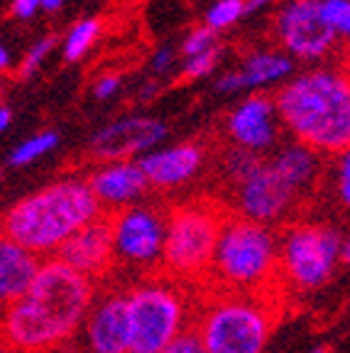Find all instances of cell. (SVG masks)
Here are the masks:
<instances>
[{
  "label": "cell",
  "instance_id": "cell-26",
  "mask_svg": "<svg viewBox=\"0 0 350 353\" xmlns=\"http://www.w3.org/2000/svg\"><path fill=\"white\" fill-rule=\"evenodd\" d=\"M243 17V0H220L216 3L206 15L208 30H223L230 28L233 22H238Z\"/></svg>",
  "mask_w": 350,
  "mask_h": 353
},
{
  "label": "cell",
  "instance_id": "cell-6",
  "mask_svg": "<svg viewBox=\"0 0 350 353\" xmlns=\"http://www.w3.org/2000/svg\"><path fill=\"white\" fill-rule=\"evenodd\" d=\"M230 216L211 201H192L167 216L157 277L192 287L208 270L216 243Z\"/></svg>",
  "mask_w": 350,
  "mask_h": 353
},
{
  "label": "cell",
  "instance_id": "cell-36",
  "mask_svg": "<svg viewBox=\"0 0 350 353\" xmlns=\"http://www.w3.org/2000/svg\"><path fill=\"white\" fill-rule=\"evenodd\" d=\"M8 125H10V110L0 108V130H6Z\"/></svg>",
  "mask_w": 350,
  "mask_h": 353
},
{
  "label": "cell",
  "instance_id": "cell-23",
  "mask_svg": "<svg viewBox=\"0 0 350 353\" xmlns=\"http://www.w3.org/2000/svg\"><path fill=\"white\" fill-rule=\"evenodd\" d=\"M56 140H59L56 132H39V135H34L28 143H22L20 148L12 152L10 162L12 165H28V162L42 157L44 152H50L52 148H56Z\"/></svg>",
  "mask_w": 350,
  "mask_h": 353
},
{
  "label": "cell",
  "instance_id": "cell-33",
  "mask_svg": "<svg viewBox=\"0 0 350 353\" xmlns=\"http://www.w3.org/2000/svg\"><path fill=\"white\" fill-rule=\"evenodd\" d=\"M172 64V50H159L154 57V72H162Z\"/></svg>",
  "mask_w": 350,
  "mask_h": 353
},
{
  "label": "cell",
  "instance_id": "cell-16",
  "mask_svg": "<svg viewBox=\"0 0 350 353\" xmlns=\"http://www.w3.org/2000/svg\"><path fill=\"white\" fill-rule=\"evenodd\" d=\"M228 130L245 150H262L274 140L272 103L267 99H247L228 121Z\"/></svg>",
  "mask_w": 350,
  "mask_h": 353
},
{
  "label": "cell",
  "instance_id": "cell-1",
  "mask_svg": "<svg viewBox=\"0 0 350 353\" xmlns=\"http://www.w3.org/2000/svg\"><path fill=\"white\" fill-rule=\"evenodd\" d=\"M91 299V280L59 260H50L28 290L6 307L0 341L12 353H54L81 324Z\"/></svg>",
  "mask_w": 350,
  "mask_h": 353
},
{
  "label": "cell",
  "instance_id": "cell-18",
  "mask_svg": "<svg viewBox=\"0 0 350 353\" xmlns=\"http://www.w3.org/2000/svg\"><path fill=\"white\" fill-rule=\"evenodd\" d=\"M93 196L99 201H110V204H123L127 199L137 196L147 189V179H145L140 165H130V162H121V165L105 167V170L96 172L91 176Z\"/></svg>",
  "mask_w": 350,
  "mask_h": 353
},
{
  "label": "cell",
  "instance_id": "cell-22",
  "mask_svg": "<svg viewBox=\"0 0 350 353\" xmlns=\"http://www.w3.org/2000/svg\"><path fill=\"white\" fill-rule=\"evenodd\" d=\"M159 353H206L203 341H201V331H198L196 312L186 319V324L181 326L179 334H176Z\"/></svg>",
  "mask_w": 350,
  "mask_h": 353
},
{
  "label": "cell",
  "instance_id": "cell-21",
  "mask_svg": "<svg viewBox=\"0 0 350 353\" xmlns=\"http://www.w3.org/2000/svg\"><path fill=\"white\" fill-rule=\"evenodd\" d=\"M99 30H101V25L96 20H81L79 25H74V30L69 32V37H66V42H64L66 59L69 61L81 59V57L88 52V47L96 42Z\"/></svg>",
  "mask_w": 350,
  "mask_h": 353
},
{
  "label": "cell",
  "instance_id": "cell-12",
  "mask_svg": "<svg viewBox=\"0 0 350 353\" xmlns=\"http://www.w3.org/2000/svg\"><path fill=\"white\" fill-rule=\"evenodd\" d=\"M236 189L238 204L245 214L243 219L255 221V223L279 219L296 201L294 189L274 172L272 165H262V162Z\"/></svg>",
  "mask_w": 350,
  "mask_h": 353
},
{
  "label": "cell",
  "instance_id": "cell-2",
  "mask_svg": "<svg viewBox=\"0 0 350 353\" xmlns=\"http://www.w3.org/2000/svg\"><path fill=\"white\" fill-rule=\"evenodd\" d=\"M192 290L198 297L252 294L285 302L291 292L279 268L277 238L262 223L247 219L225 221L211 265Z\"/></svg>",
  "mask_w": 350,
  "mask_h": 353
},
{
  "label": "cell",
  "instance_id": "cell-7",
  "mask_svg": "<svg viewBox=\"0 0 350 353\" xmlns=\"http://www.w3.org/2000/svg\"><path fill=\"white\" fill-rule=\"evenodd\" d=\"M189 287L167 277L147 275L127 294L130 348L127 353H159L186 324Z\"/></svg>",
  "mask_w": 350,
  "mask_h": 353
},
{
  "label": "cell",
  "instance_id": "cell-24",
  "mask_svg": "<svg viewBox=\"0 0 350 353\" xmlns=\"http://www.w3.org/2000/svg\"><path fill=\"white\" fill-rule=\"evenodd\" d=\"M258 165L260 160L250 150H230L228 157H225V176H228V182L233 187H238Z\"/></svg>",
  "mask_w": 350,
  "mask_h": 353
},
{
  "label": "cell",
  "instance_id": "cell-38",
  "mask_svg": "<svg viewBox=\"0 0 350 353\" xmlns=\"http://www.w3.org/2000/svg\"><path fill=\"white\" fill-rule=\"evenodd\" d=\"M154 91H157V83H152V81H150L147 86L143 88V99H152V94H154Z\"/></svg>",
  "mask_w": 350,
  "mask_h": 353
},
{
  "label": "cell",
  "instance_id": "cell-3",
  "mask_svg": "<svg viewBox=\"0 0 350 353\" xmlns=\"http://www.w3.org/2000/svg\"><path fill=\"white\" fill-rule=\"evenodd\" d=\"M277 108L304 148L313 152H348L350 88L343 74H301L279 91Z\"/></svg>",
  "mask_w": 350,
  "mask_h": 353
},
{
  "label": "cell",
  "instance_id": "cell-5",
  "mask_svg": "<svg viewBox=\"0 0 350 353\" xmlns=\"http://www.w3.org/2000/svg\"><path fill=\"white\" fill-rule=\"evenodd\" d=\"M285 312V299L252 294L198 297L196 321L203 348L206 353H260Z\"/></svg>",
  "mask_w": 350,
  "mask_h": 353
},
{
  "label": "cell",
  "instance_id": "cell-13",
  "mask_svg": "<svg viewBox=\"0 0 350 353\" xmlns=\"http://www.w3.org/2000/svg\"><path fill=\"white\" fill-rule=\"evenodd\" d=\"M167 135V128L150 118H127L101 130L91 143V152L101 160H123L140 150L152 148Z\"/></svg>",
  "mask_w": 350,
  "mask_h": 353
},
{
  "label": "cell",
  "instance_id": "cell-27",
  "mask_svg": "<svg viewBox=\"0 0 350 353\" xmlns=\"http://www.w3.org/2000/svg\"><path fill=\"white\" fill-rule=\"evenodd\" d=\"M214 47H218V44H216L214 30L198 28V30H194L189 37H186L184 54L186 57H196V54H203V52H208V50H214Z\"/></svg>",
  "mask_w": 350,
  "mask_h": 353
},
{
  "label": "cell",
  "instance_id": "cell-25",
  "mask_svg": "<svg viewBox=\"0 0 350 353\" xmlns=\"http://www.w3.org/2000/svg\"><path fill=\"white\" fill-rule=\"evenodd\" d=\"M321 17L336 34H348L350 3L348 0H321Z\"/></svg>",
  "mask_w": 350,
  "mask_h": 353
},
{
  "label": "cell",
  "instance_id": "cell-9",
  "mask_svg": "<svg viewBox=\"0 0 350 353\" xmlns=\"http://www.w3.org/2000/svg\"><path fill=\"white\" fill-rule=\"evenodd\" d=\"M115 219L118 214H99L69 236L59 248L56 260L69 265L86 280H101L115 268Z\"/></svg>",
  "mask_w": 350,
  "mask_h": 353
},
{
  "label": "cell",
  "instance_id": "cell-17",
  "mask_svg": "<svg viewBox=\"0 0 350 353\" xmlns=\"http://www.w3.org/2000/svg\"><path fill=\"white\" fill-rule=\"evenodd\" d=\"M39 265L32 253L0 238V307H8L30 287Z\"/></svg>",
  "mask_w": 350,
  "mask_h": 353
},
{
  "label": "cell",
  "instance_id": "cell-8",
  "mask_svg": "<svg viewBox=\"0 0 350 353\" xmlns=\"http://www.w3.org/2000/svg\"><path fill=\"white\" fill-rule=\"evenodd\" d=\"M279 268L289 287L316 290L326 285L333 275L336 260L340 250L338 231L318 223L294 226L277 241Z\"/></svg>",
  "mask_w": 350,
  "mask_h": 353
},
{
  "label": "cell",
  "instance_id": "cell-32",
  "mask_svg": "<svg viewBox=\"0 0 350 353\" xmlns=\"http://www.w3.org/2000/svg\"><path fill=\"white\" fill-rule=\"evenodd\" d=\"M39 0H12V10L20 20H30V17L37 12Z\"/></svg>",
  "mask_w": 350,
  "mask_h": 353
},
{
  "label": "cell",
  "instance_id": "cell-30",
  "mask_svg": "<svg viewBox=\"0 0 350 353\" xmlns=\"http://www.w3.org/2000/svg\"><path fill=\"white\" fill-rule=\"evenodd\" d=\"M340 199H343V204H348L350 199V160H348V152H340Z\"/></svg>",
  "mask_w": 350,
  "mask_h": 353
},
{
  "label": "cell",
  "instance_id": "cell-29",
  "mask_svg": "<svg viewBox=\"0 0 350 353\" xmlns=\"http://www.w3.org/2000/svg\"><path fill=\"white\" fill-rule=\"evenodd\" d=\"M52 47H54V39H42V42H37L32 47V50H30V54L25 57V61H22V66H20V74L22 77H30V74H34L37 72V66L42 64V59L47 54H50L52 52Z\"/></svg>",
  "mask_w": 350,
  "mask_h": 353
},
{
  "label": "cell",
  "instance_id": "cell-4",
  "mask_svg": "<svg viewBox=\"0 0 350 353\" xmlns=\"http://www.w3.org/2000/svg\"><path fill=\"white\" fill-rule=\"evenodd\" d=\"M93 216H99V199L86 182H56L0 216V238L28 253H44L59 248Z\"/></svg>",
  "mask_w": 350,
  "mask_h": 353
},
{
  "label": "cell",
  "instance_id": "cell-37",
  "mask_svg": "<svg viewBox=\"0 0 350 353\" xmlns=\"http://www.w3.org/2000/svg\"><path fill=\"white\" fill-rule=\"evenodd\" d=\"M8 64H10V52H8L6 47L0 44V69H6Z\"/></svg>",
  "mask_w": 350,
  "mask_h": 353
},
{
  "label": "cell",
  "instance_id": "cell-11",
  "mask_svg": "<svg viewBox=\"0 0 350 353\" xmlns=\"http://www.w3.org/2000/svg\"><path fill=\"white\" fill-rule=\"evenodd\" d=\"M167 216L152 209H127L115 219V260L150 265L162 255Z\"/></svg>",
  "mask_w": 350,
  "mask_h": 353
},
{
  "label": "cell",
  "instance_id": "cell-15",
  "mask_svg": "<svg viewBox=\"0 0 350 353\" xmlns=\"http://www.w3.org/2000/svg\"><path fill=\"white\" fill-rule=\"evenodd\" d=\"M201 150L196 145H179V148H169L165 152L147 154L140 162L147 184L154 187H174V184L186 182L189 176H194V172L201 165Z\"/></svg>",
  "mask_w": 350,
  "mask_h": 353
},
{
  "label": "cell",
  "instance_id": "cell-19",
  "mask_svg": "<svg viewBox=\"0 0 350 353\" xmlns=\"http://www.w3.org/2000/svg\"><path fill=\"white\" fill-rule=\"evenodd\" d=\"M291 74V61L282 54H269V52H260L245 59L240 72L225 74L218 81V91H238V88H250V86H262V83L277 81V79Z\"/></svg>",
  "mask_w": 350,
  "mask_h": 353
},
{
  "label": "cell",
  "instance_id": "cell-28",
  "mask_svg": "<svg viewBox=\"0 0 350 353\" xmlns=\"http://www.w3.org/2000/svg\"><path fill=\"white\" fill-rule=\"evenodd\" d=\"M216 59H218V47L214 50L203 52V54H196V57H189L184 64V74L189 79H196V77H206L211 69L216 66Z\"/></svg>",
  "mask_w": 350,
  "mask_h": 353
},
{
  "label": "cell",
  "instance_id": "cell-10",
  "mask_svg": "<svg viewBox=\"0 0 350 353\" xmlns=\"http://www.w3.org/2000/svg\"><path fill=\"white\" fill-rule=\"evenodd\" d=\"M277 30L287 50L304 59L323 57L336 42V32L321 17V0H294L285 6Z\"/></svg>",
  "mask_w": 350,
  "mask_h": 353
},
{
  "label": "cell",
  "instance_id": "cell-31",
  "mask_svg": "<svg viewBox=\"0 0 350 353\" xmlns=\"http://www.w3.org/2000/svg\"><path fill=\"white\" fill-rule=\"evenodd\" d=\"M118 86H121V79H118V77H103L99 83H96L93 94L99 96V99H110V96L118 91Z\"/></svg>",
  "mask_w": 350,
  "mask_h": 353
},
{
  "label": "cell",
  "instance_id": "cell-14",
  "mask_svg": "<svg viewBox=\"0 0 350 353\" xmlns=\"http://www.w3.org/2000/svg\"><path fill=\"white\" fill-rule=\"evenodd\" d=\"M88 339L96 353H127L130 348L127 294L113 292L93 309L88 319Z\"/></svg>",
  "mask_w": 350,
  "mask_h": 353
},
{
  "label": "cell",
  "instance_id": "cell-35",
  "mask_svg": "<svg viewBox=\"0 0 350 353\" xmlns=\"http://www.w3.org/2000/svg\"><path fill=\"white\" fill-rule=\"evenodd\" d=\"M61 6H64V0H39V8H44V10H50V12L59 10Z\"/></svg>",
  "mask_w": 350,
  "mask_h": 353
},
{
  "label": "cell",
  "instance_id": "cell-39",
  "mask_svg": "<svg viewBox=\"0 0 350 353\" xmlns=\"http://www.w3.org/2000/svg\"><path fill=\"white\" fill-rule=\"evenodd\" d=\"M0 353H12V351H10V348H8V346H6V343L0 341Z\"/></svg>",
  "mask_w": 350,
  "mask_h": 353
},
{
  "label": "cell",
  "instance_id": "cell-34",
  "mask_svg": "<svg viewBox=\"0 0 350 353\" xmlns=\"http://www.w3.org/2000/svg\"><path fill=\"white\" fill-rule=\"evenodd\" d=\"M269 0H243V15H250V12L260 10L262 6H267Z\"/></svg>",
  "mask_w": 350,
  "mask_h": 353
},
{
  "label": "cell",
  "instance_id": "cell-20",
  "mask_svg": "<svg viewBox=\"0 0 350 353\" xmlns=\"http://www.w3.org/2000/svg\"><path fill=\"white\" fill-rule=\"evenodd\" d=\"M274 172H277L299 196L301 192H307L318 176V162L313 150L304 148V145H291L285 148L277 154V160L272 162Z\"/></svg>",
  "mask_w": 350,
  "mask_h": 353
}]
</instances>
